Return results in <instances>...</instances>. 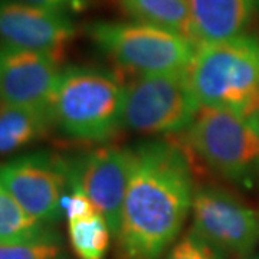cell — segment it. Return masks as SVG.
Here are the masks:
<instances>
[{
  "label": "cell",
  "instance_id": "cell-1",
  "mask_svg": "<svg viewBox=\"0 0 259 259\" xmlns=\"http://www.w3.org/2000/svg\"><path fill=\"white\" fill-rule=\"evenodd\" d=\"M192 160L171 141L131 147V170L114 236L120 259H158L176 241L192 204Z\"/></svg>",
  "mask_w": 259,
  "mask_h": 259
},
{
  "label": "cell",
  "instance_id": "cell-2",
  "mask_svg": "<svg viewBox=\"0 0 259 259\" xmlns=\"http://www.w3.org/2000/svg\"><path fill=\"white\" fill-rule=\"evenodd\" d=\"M49 107L55 127L66 137L101 144L124 127L125 87L108 71L68 66L62 68Z\"/></svg>",
  "mask_w": 259,
  "mask_h": 259
},
{
  "label": "cell",
  "instance_id": "cell-3",
  "mask_svg": "<svg viewBox=\"0 0 259 259\" xmlns=\"http://www.w3.org/2000/svg\"><path fill=\"white\" fill-rule=\"evenodd\" d=\"M187 75L202 107L248 118L259 110V37L245 33L199 45Z\"/></svg>",
  "mask_w": 259,
  "mask_h": 259
},
{
  "label": "cell",
  "instance_id": "cell-4",
  "mask_svg": "<svg viewBox=\"0 0 259 259\" xmlns=\"http://www.w3.org/2000/svg\"><path fill=\"white\" fill-rule=\"evenodd\" d=\"M87 33L115 64L139 75L185 71L199 48L182 35L137 22H95Z\"/></svg>",
  "mask_w": 259,
  "mask_h": 259
},
{
  "label": "cell",
  "instance_id": "cell-5",
  "mask_svg": "<svg viewBox=\"0 0 259 259\" xmlns=\"http://www.w3.org/2000/svg\"><path fill=\"white\" fill-rule=\"evenodd\" d=\"M185 133L187 147L210 171L235 185L250 186L259 168V140L248 118L202 107Z\"/></svg>",
  "mask_w": 259,
  "mask_h": 259
},
{
  "label": "cell",
  "instance_id": "cell-6",
  "mask_svg": "<svg viewBox=\"0 0 259 259\" xmlns=\"http://www.w3.org/2000/svg\"><path fill=\"white\" fill-rule=\"evenodd\" d=\"M200 110L187 69L139 75L125 87L124 127L140 134L185 133Z\"/></svg>",
  "mask_w": 259,
  "mask_h": 259
},
{
  "label": "cell",
  "instance_id": "cell-7",
  "mask_svg": "<svg viewBox=\"0 0 259 259\" xmlns=\"http://www.w3.org/2000/svg\"><path fill=\"white\" fill-rule=\"evenodd\" d=\"M0 185L29 214L55 225L65 216L68 161L48 151H35L0 163Z\"/></svg>",
  "mask_w": 259,
  "mask_h": 259
},
{
  "label": "cell",
  "instance_id": "cell-8",
  "mask_svg": "<svg viewBox=\"0 0 259 259\" xmlns=\"http://www.w3.org/2000/svg\"><path fill=\"white\" fill-rule=\"evenodd\" d=\"M190 213L192 231L225 255L243 258L258 243L259 214L222 187H196Z\"/></svg>",
  "mask_w": 259,
  "mask_h": 259
},
{
  "label": "cell",
  "instance_id": "cell-9",
  "mask_svg": "<svg viewBox=\"0 0 259 259\" xmlns=\"http://www.w3.org/2000/svg\"><path fill=\"white\" fill-rule=\"evenodd\" d=\"M66 161L71 189H79L93 202L115 236L128 186L131 147L94 148Z\"/></svg>",
  "mask_w": 259,
  "mask_h": 259
},
{
  "label": "cell",
  "instance_id": "cell-10",
  "mask_svg": "<svg viewBox=\"0 0 259 259\" xmlns=\"http://www.w3.org/2000/svg\"><path fill=\"white\" fill-rule=\"evenodd\" d=\"M76 37L69 15L44 9L22 0H0V42L39 51L62 61Z\"/></svg>",
  "mask_w": 259,
  "mask_h": 259
},
{
  "label": "cell",
  "instance_id": "cell-11",
  "mask_svg": "<svg viewBox=\"0 0 259 259\" xmlns=\"http://www.w3.org/2000/svg\"><path fill=\"white\" fill-rule=\"evenodd\" d=\"M61 72V59L56 56L0 42L2 102L49 107Z\"/></svg>",
  "mask_w": 259,
  "mask_h": 259
},
{
  "label": "cell",
  "instance_id": "cell-12",
  "mask_svg": "<svg viewBox=\"0 0 259 259\" xmlns=\"http://www.w3.org/2000/svg\"><path fill=\"white\" fill-rule=\"evenodd\" d=\"M197 45L222 42L246 33L259 12V0H187Z\"/></svg>",
  "mask_w": 259,
  "mask_h": 259
},
{
  "label": "cell",
  "instance_id": "cell-13",
  "mask_svg": "<svg viewBox=\"0 0 259 259\" xmlns=\"http://www.w3.org/2000/svg\"><path fill=\"white\" fill-rule=\"evenodd\" d=\"M55 127L51 107H28L0 101V156L28 147Z\"/></svg>",
  "mask_w": 259,
  "mask_h": 259
},
{
  "label": "cell",
  "instance_id": "cell-14",
  "mask_svg": "<svg viewBox=\"0 0 259 259\" xmlns=\"http://www.w3.org/2000/svg\"><path fill=\"white\" fill-rule=\"evenodd\" d=\"M118 6L133 22L166 29L194 42L187 0H118Z\"/></svg>",
  "mask_w": 259,
  "mask_h": 259
},
{
  "label": "cell",
  "instance_id": "cell-15",
  "mask_svg": "<svg viewBox=\"0 0 259 259\" xmlns=\"http://www.w3.org/2000/svg\"><path fill=\"white\" fill-rule=\"evenodd\" d=\"M44 241H61V236L51 225L29 214L0 185V242L30 243Z\"/></svg>",
  "mask_w": 259,
  "mask_h": 259
},
{
  "label": "cell",
  "instance_id": "cell-16",
  "mask_svg": "<svg viewBox=\"0 0 259 259\" xmlns=\"http://www.w3.org/2000/svg\"><path fill=\"white\" fill-rule=\"evenodd\" d=\"M69 242L78 259H104L112 232L100 212L68 221Z\"/></svg>",
  "mask_w": 259,
  "mask_h": 259
},
{
  "label": "cell",
  "instance_id": "cell-17",
  "mask_svg": "<svg viewBox=\"0 0 259 259\" xmlns=\"http://www.w3.org/2000/svg\"><path fill=\"white\" fill-rule=\"evenodd\" d=\"M0 259H64V248L61 241L0 242Z\"/></svg>",
  "mask_w": 259,
  "mask_h": 259
},
{
  "label": "cell",
  "instance_id": "cell-18",
  "mask_svg": "<svg viewBox=\"0 0 259 259\" xmlns=\"http://www.w3.org/2000/svg\"><path fill=\"white\" fill-rule=\"evenodd\" d=\"M164 259H226V255L190 229L170 248Z\"/></svg>",
  "mask_w": 259,
  "mask_h": 259
},
{
  "label": "cell",
  "instance_id": "cell-19",
  "mask_svg": "<svg viewBox=\"0 0 259 259\" xmlns=\"http://www.w3.org/2000/svg\"><path fill=\"white\" fill-rule=\"evenodd\" d=\"M64 210L68 221L85 218V216H90L93 213L98 212L93 202L79 189H71V193L65 199Z\"/></svg>",
  "mask_w": 259,
  "mask_h": 259
},
{
  "label": "cell",
  "instance_id": "cell-20",
  "mask_svg": "<svg viewBox=\"0 0 259 259\" xmlns=\"http://www.w3.org/2000/svg\"><path fill=\"white\" fill-rule=\"evenodd\" d=\"M22 2L65 15L81 13L90 6V0H22Z\"/></svg>",
  "mask_w": 259,
  "mask_h": 259
},
{
  "label": "cell",
  "instance_id": "cell-21",
  "mask_svg": "<svg viewBox=\"0 0 259 259\" xmlns=\"http://www.w3.org/2000/svg\"><path fill=\"white\" fill-rule=\"evenodd\" d=\"M248 121H249V124L252 125V128L255 130V133H256V136H258L259 140V110L253 112L252 115H249V117H248Z\"/></svg>",
  "mask_w": 259,
  "mask_h": 259
},
{
  "label": "cell",
  "instance_id": "cell-22",
  "mask_svg": "<svg viewBox=\"0 0 259 259\" xmlns=\"http://www.w3.org/2000/svg\"><path fill=\"white\" fill-rule=\"evenodd\" d=\"M241 259H259V253L258 255H255V253H249V255H246V256H243Z\"/></svg>",
  "mask_w": 259,
  "mask_h": 259
}]
</instances>
